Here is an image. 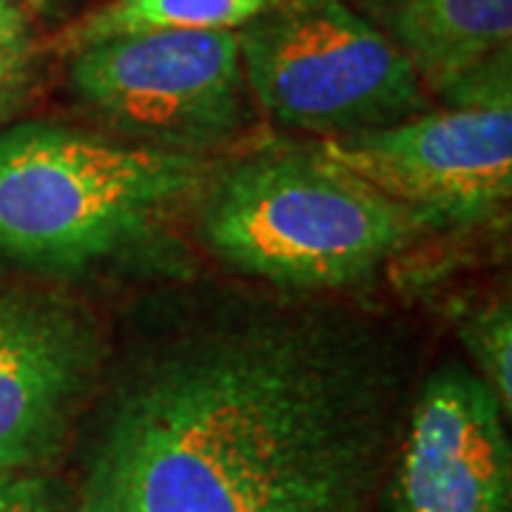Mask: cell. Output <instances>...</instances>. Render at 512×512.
I'll return each mask as SVG.
<instances>
[{"instance_id":"52a82bcc","label":"cell","mask_w":512,"mask_h":512,"mask_svg":"<svg viewBox=\"0 0 512 512\" xmlns=\"http://www.w3.org/2000/svg\"><path fill=\"white\" fill-rule=\"evenodd\" d=\"M97 365L89 316L43 293L0 291V473H37L63 450Z\"/></svg>"},{"instance_id":"5bb4252c","label":"cell","mask_w":512,"mask_h":512,"mask_svg":"<svg viewBox=\"0 0 512 512\" xmlns=\"http://www.w3.org/2000/svg\"><path fill=\"white\" fill-rule=\"evenodd\" d=\"M80 512H131V510L126 507V501L111 490L109 481L92 470V478H89V487H86V495H83Z\"/></svg>"},{"instance_id":"9c48e42d","label":"cell","mask_w":512,"mask_h":512,"mask_svg":"<svg viewBox=\"0 0 512 512\" xmlns=\"http://www.w3.org/2000/svg\"><path fill=\"white\" fill-rule=\"evenodd\" d=\"M382 26L427 97L441 100L512 52V0H384Z\"/></svg>"},{"instance_id":"3957f363","label":"cell","mask_w":512,"mask_h":512,"mask_svg":"<svg viewBox=\"0 0 512 512\" xmlns=\"http://www.w3.org/2000/svg\"><path fill=\"white\" fill-rule=\"evenodd\" d=\"M421 222L330 157L322 140L268 146L211 183L200 208L208 251L285 288H345L407 248Z\"/></svg>"},{"instance_id":"ba28073f","label":"cell","mask_w":512,"mask_h":512,"mask_svg":"<svg viewBox=\"0 0 512 512\" xmlns=\"http://www.w3.org/2000/svg\"><path fill=\"white\" fill-rule=\"evenodd\" d=\"M504 419L478 373L439 367L413 407L390 512H510L512 447Z\"/></svg>"},{"instance_id":"6da1fadb","label":"cell","mask_w":512,"mask_h":512,"mask_svg":"<svg viewBox=\"0 0 512 512\" xmlns=\"http://www.w3.org/2000/svg\"><path fill=\"white\" fill-rule=\"evenodd\" d=\"M382 447V396L362 359L259 328L134 379L94 473L131 512H370Z\"/></svg>"},{"instance_id":"7c38bea8","label":"cell","mask_w":512,"mask_h":512,"mask_svg":"<svg viewBox=\"0 0 512 512\" xmlns=\"http://www.w3.org/2000/svg\"><path fill=\"white\" fill-rule=\"evenodd\" d=\"M35 29L20 0H0V123L26 103L37 77Z\"/></svg>"},{"instance_id":"277c9868","label":"cell","mask_w":512,"mask_h":512,"mask_svg":"<svg viewBox=\"0 0 512 512\" xmlns=\"http://www.w3.org/2000/svg\"><path fill=\"white\" fill-rule=\"evenodd\" d=\"M237 40L248 94L279 126L336 140L430 111L402 52L348 0H268Z\"/></svg>"},{"instance_id":"4fadbf2b","label":"cell","mask_w":512,"mask_h":512,"mask_svg":"<svg viewBox=\"0 0 512 512\" xmlns=\"http://www.w3.org/2000/svg\"><path fill=\"white\" fill-rule=\"evenodd\" d=\"M0 512H66V495L40 473H0Z\"/></svg>"},{"instance_id":"30bf717a","label":"cell","mask_w":512,"mask_h":512,"mask_svg":"<svg viewBox=\"0 0 512 512\" xmlns=\"http://www.w3.org/2000/svg\"><path fill=\"white\" fill-rule=\"evenodd\" d=\"M268 0H109L52 37L57 55L72 57L106 40L165 32H237Z\"/></svg>"},{"instance_id":"8992f818","label":"cell","mask_w":512,"mask_h":512,"mask_svg":"<svg viewBox=\"0 0 512 512\" xmlns=\"http://www.w3.org/2000/svg\"><path fill=\"white\" fill-rule=\"evenodd\" d=\"M322 146L421 228L473 225L510 202L512 103L421 111Z\"/></svg>"},{"instance_id":"8fae6325","label":"cell","mask_w":512,"mask_h":512,"mask_svg":"<svg viewBox=\"0 0 512 512\" xmlns=\"http://www.w3.org/2000/svg\"><path fill=\"white\" fill-rule=\"evenodd\" d=\"M461 342L484 384L498 396L504 413L512 407V313L507 302H493L461 322Z\"/></svg>"},{"instance_id":"5b68a950","label":"cell","mask_w":512,"mask_h":512,"mask_svg":"<svg viewBox=\"0 0 512 512\" xmlns=\"http://www.w3.org/2000/svg\"><path fill=\"white\" fill-rule=\"evenodd\" d=\"M77 100L126 143L197 154L245 123L237 32H165L106 40L69 57Z\"/></svg>"},{"instance_id":"7a4b0ae2","label":"cell","mask_w":512,"mask_h":512,"mask_svg":"<svg viewBox=\"0 0 512 512\" xmlns=\"http://www.w3.org/2000/svg\"><path fill=\"white\" fill-rule=\"evenodd\" d=\"M202 180L197 154L46 120L0 128V274H92L143 248Z\"/></svg>"}]
</instances>
